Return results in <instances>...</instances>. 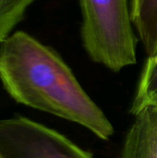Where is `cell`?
I'll list each match as a JSON object with an SVG mask.
<instances>
[{"label":"cell","mask_w":157,"mask_h":158,"mask_svg":"<svg viewBox=\"0 0 157 158\" xmlns=\"http://www.w3.org/2000/svg\"><path fill=\"white\" fill-rule=\"evenodd\" d=\"M0 81L17 103L78 123L102 140L114 133L69 67L25 31H15L0 45Z\"/></svg>","instance_id":"cell-1"},{"label":"cell","mask_w":157,"mask_h":158,"mask_svg":"<svg viewBox=\"0 0 157 158\" xmlns=\"http://www.w3.org/2000/svg\"><path fill=\"white\" fill-rule=\"evenodd\" d=\"M83 46L93 61L115 72L136 64L138 39L128 0H80Z\"/></svg>","instance_id":"cell-2"},{"label":"cell","mask_w":157,"mask_h":158,"mask_svg":"<svg viewBox=\"0 0 157 158\" xmlns=\"http://www.w3.org/2000/svg\"><path fill=\"white\" fill-rule=\"evenodd\" d=\"M2 158H93L61 133L24 117L0 120Z\"/></svg>","instance_id":"cell-3"},{"label":"cell","mask_w":157,"mask_h":158,"mask_svg":"<svg viewBox=\"0 0 157 158\" xmlns=\"http://www.w3.org/2000/svg\"><path fill=\"white\" fill-rule=\"evenodd\" d=\"M134 117L118 158H157V104L145 106Z\"/></svg>","instance_id":"cell-4"},{"label":"cell","mask_w":157,"mask_h":158,"mask_svg":"<svg viewBox=\"0 0 157 158\" xmlns=\"http://www.w3.org/2000/svg\"><path fill=\"white\" fill-rule=\"evenodd\" d=\"M130 17L148 55L157 49V0H130Z\"/></svg>","instance_id":"cell-5"},{"label":"cell","mask_w":157,"mask_h":158,"mask_svg":"<svg viewBox=\"0 0 157 158\" xmlns=\"http://www.w3.org/2000/svg\"><path fill=\"white\" fill-rule=\"evenodd\" d=\"M157 101V49L149 55L142 72L130 112L135 115L145 106Z\"/></svg>","instance_id":"cell-6"},{"label":"cell","mask_w":157,"mask_h":158,"mask_svg":"<svg viewBox=\"0 0 157 158\" xmlns=\"http://www.w3.org/2000/svg\"><path fill=\"white\" fill-rule=\"evenodd\" d=\"M33 0H0V45L15 26L22 20Z\"/></svg>","instance_id":"cell-7"},{"label":"cell","mask_w":157,"mask_h":158,"mask_svg":"<svg viewBox=\"0 0 157 158\" xmlns=\"http://www.w3.org/2000/svg\"><path fill=\"white\" fill-rule=\"evenodd\" d=\"M153 104H157V101H155V103H153Z\"/></svg>","instance_id":"cell-8"},{"label":"cell","mask_w":157,"mask_h":158,"mask_svg":"<svg viewBox=\"0 0 157 158\" xmlns=\"http://www.w3.org/2000/svg\"><path fill=\"white\" fill-rule=\"evenodd\" d=\"M0 158H2V156H0Z\"/></svg>","instance_id":"cell-9"}]
</instances>
